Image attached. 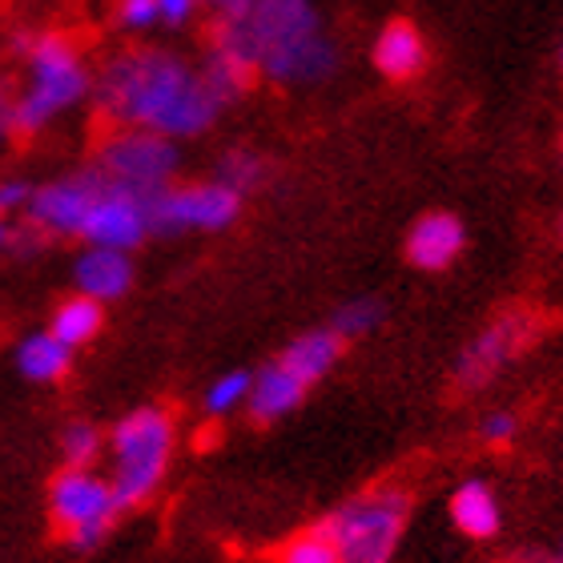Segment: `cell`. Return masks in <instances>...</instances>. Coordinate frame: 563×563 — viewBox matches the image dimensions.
I'll use <instances>...</instances> for the list:
<instances>
[{
	"label": "cell",
	"instance_id": "obj_1",
	"mask_svg": "<svg viewBox=\"0 0 563 563\" xmlns=\"http://www.w3.org/2000/svg\"><path fill=\"white\" fill-rule=\"evenodd\" d=\"M97 106L121 130H150L169 141L198 137L222 113L198 65L169 48L118 53L97 77Z\"/></svg>",
	"mask_w": 563,
	"mask_h": 563
},
{
	"label": "cell",
	"instance_id": "obj_2",
	"mask_svg": "<svg viewBox=\"0 0 563 563\" xmlns=\"http://www.w3.org/2000/svg\"><path fill=\"white\" fill-rule=\"evenodd\" d=\"M210 45L230 48L274 85H322L339 69V45L314 0H254L242 21H222Z\"/></svg>",
	"mask_w": 563,
	"mask_h": 563
},
{
	"label": "cell",
	"instance_id": "obj_3",
	"mask_svg": "<svg viewBox=\"0 0 563 563\" xmlns=\"http://www.w3.org/2000/svg\"><path fill=\"white\" fill-rule=\"evenodd\" d=\"M29 85L24 93L12 101V133L33 137L48 125V121L85 101V93L93 89L89 69L81 60V48L73 45L65 33H41L29 45Z\"/></svg>",
	"mask_w": 563,
	"mask_h": 563
},
{
	"label": "cell",
	"instance_id": "obj_4",
	"mask_svg": "<svg viewBox=\"0 0 563 563\" xmlns=\"http://www.w3.org/2000/svg\"><path fill=\"white\" fill-rule=\"evenodd\" d=\"M411 523V495L387 483L354 495L322 519L339 563H390L402 543V531Z\"/></svg>",
	"mask_w": 563,
	"mask_h": 563
},
{
	"label": "cell",
	"instance_id": "obj_5",
	"mask_svg": "<svg viewBox=\"0 0 563 563\" xmlns=\"http://www.w3.org/2000/svg\"><path fill=\"white\" fill-rule=\"evenodd\" d=\"M177 427L174 415L162 407H141V411L125 415L109 434L113 446V495L121 507L145 504L157 487H162L169 459H174Z\"/></svg>",
	"mask_w": 563,
	"mask_h": 563
},
{
	"label": "cell",
	"instance_id": "obj_6",
	"mask_svg": "<svg viewBox=\"0 0 563 563\" xmlns=\"http://www.w3.org/2000/svg\"><path fill=\"white\" fill-rule=\"evenodd\" d=\"M177 145L169 137H157L150 130H118L109 133L97 150V174L109 186L133 189L137 198H157L174 186L177 174Z\"/></svg>",
	"mask_w": 563,
	"mask_h": 563
},
{
	"label": "cell",
	"instance_id": "obj_7",
	"mask_svg": "<svg viewBox=\"0 0 563 563\" xmlns=\"http://www.w3.org/2000/svg\"><path fill=\"white\" fill-rule=\"evenodd\" d=\"M48 511H53V523L73 540V548L89 552L106 540L121 504L106 475L89 467H65L48 487Z\"/></svg>",
	"mask_w": 563,
	"mask_h": 563
},
{
	"label": "cell",
	"instance_id": "obj_8",
	"mask_svg": "<svg viewBox=\"0 0 563 563\" xmlns=\"http://www.w3.org/2000/svg\"><path fill=\"white\" fill-rule=\"evenodd\" d=\"M242 213V198L222 181L169 186L150 198V234H218Z\"/></svg>",
	"mask_w": 563,
	"mask_h": 563
},
{
	"label": "cell",
	"instance_id": "obj_9",
	"mask_svg": "<svg viewBox=\"0 0 563 563\" xmlns=\"http://www.w3.org/2000/svg\"><path fill=\"white\" fill-rule=\"evenodd\" d=\"M536 334H540V318L531 310H504L463 346V354L455 358V383L463 390H483L507 363H516L528 351Z\"/></svg>",
	"mask_w": 563,
	"mask_h": 563
},
{
	"label": "cell",
	"instance_id": "obj_10",
	"mask_svg": "<svg viewBox=\"0 0 563 563\" xmlns=\"http://www.w3.org/2000/svg\"><path fill=\"white\" fill-rule=\"evenodd\" d=\"M81 238L97 250H121V254L137 250L150 238V198H137L133 189L109 186L101 177V189L85 213Z\"/></svg>",
	"mask_w": 563,
	"mask_h": 563
},
{
	"label": "cell",
	"instance_id": "obj_11",
	"mask_svg": "<svg viewBox=\"0 0 563 563\" xmlns=\"http://www.w3.org/2000/svg\"><path fill=\"white\" fill-rule=\"evenodd\" d=\"M97 189H101V174L97 169L57 177V181H48V186L29 194L24 225H33L36 234L48 238H81L85 213L93 206Z\"/></svg>",
	"mask_w": 563,
	"mask_h": 563
},
{
	"label": "cell",
	"instance_id": "obj_12",
	"mask_svg": "<svg viewBox=\"0 0 563 563\" xmlns=\"http://www.w3.org/2000/svg\"><path fill=\"white\" fill-rule=\"evenodd\" d=\"M463 246H467V230L455 213L431 210L422 213L407 234V262L427 274H439L463 254Z\"/></svg>",
	"mask_w": 563,
	"mask_h": 563
},
{
	"label": "cell",
	"instance_id": "obj_13",
	"mask_svg": "<svg viewBox=\"0 0 563 563\" xmlns=\"http://www.w3.org/2000/svg\"><path fill=\"white\" fill-rule=\"evenodd\" d=\"M73 286H77V294H85V298H93V302H101V306L118 302L133 286L130 254L89 246L81 258L73 262Z\"/></svg>",
	"mask_w": 563,
	"mask_h": 563
},
{
	"label": "cell",
	"instance_id": "obj_14",
	"mask_svg": "<svg viewBox=\"0 0 563 563\" xmlns=\"http://www.w3.org/2000/svg\"><path fill=\"white\" fill-rule=\"evenodd\" d=\"M427 41L411 21H390L378 29L375 45H371V60L387 81H415L427 69Z\"/></svg>",
	"mask_w": 563,
	"mask_h": 563
},
{
	"label": "cell",
	"instance_id": "obj_15",
	"mask_svg": "<svg viewBox=\"0 0 563 563\" xmlns=\"http://www.w3.org/2000/svg\"><path fill=\"white\" fill-rule=\"evenodd\" d=\"M451 523H455L467 540H495L504 528V504L495 495L492 483L467 479L451 492Z\"/></svg>",
	"mask_w": 563,
	"mask_h": 563
},
{
	"label": "cell",
	"instance_id": "obj_16",
	"mask_svg": "<svg viewBox=\"0 0 563 563\" xmlns=\"http://www.w3.org/2000/svg\"><path fill=\"white\" fill-rule=\"evenodd\" d=\"M306 390L298 378L286 371V366L274 358V363H266L258 371V375H250V415H254V422H278L286 419L290 411H298L306 399Z\"/></svg>",
	"mask_w": 563,
	"mask_h": 563
},
{
	"label": "cell",
	"instance_id": "obj_17",
	"mask_svg": "<svg viewBox=\"0 0 563 563\" xmlns=\"http://www.w3.org/2000/svg\"><path fill=\"white\" fill-rule=\"evenodd\" d=\"M339 358H342V339L330 327H318V330L298 334V339L282 351L278 363L286 366L302 387H314V383H322V378L339 366Z\"/></svg>",
	"mask_w": 563,
	"mask_h": 563
},
{
	"label": "cell",
	"instance_id": "obj_18",
	"mask_svg": "<svg viewBox=\"0 0 563 563\" xmlns=\"http://www.w3.org/2000/svg\"><path fill=\"white\" fill-rule=\"evenodd\" d=\"M106 330V306L93 302V298H85V294H69L65 302H57L53 318H48V334L60 342V346H89Z\"/></svg>",
	"mask_w": 563,
	"mask_h": 563
},
{
	"label": "cell",
	"instance_id": "obj_19",
	"mask_svg": "<svg viewBox=\"0 0 563 563\" xmlns=\"http://www.w3.org/2000/svg\"><path fill=\"white\" fill-rule=\"evenodd\" d=\"M198 73H201V81H206V89L213 93V101H218L222 109L234 106V101H242V97L250 93L254 77H258L246 60L234 57L230 48H218V45H210V53L201 57Z\"/></svg>",
	"mask_w": 563,
	"mask_h": 563
},
{
	"label": "cell",
	"instance_id": "obj_20",
	"mask_svg": "<svg viewBox=\"0 0 563 563\" xmlns=\"http://www.w3.org/2000/svg\"><path fill=\"white\" fill-rule=\"evenodd\" d=\"M73 351L60 346L48 330H36V334H24L21 346H16V371H21L29 383H57V378L69 375Z\"/></svg>",
	"mask_w": 563,
	"mask_h": 563
},
{
	"label": "cell",
	"instance_id": "obj_21",
	"mask_svg": "<svg viewBox=\"0 0 563 563\" xmlns=\"http://www.w3.org/2000/svg\"><path fill=\"white\" fill-rule=\"evenodd\" d=\"M266 174H271V165H266V157L258 150H230L218 162V177L213 181H222V186L234 189L238 198H246L250 189H258L266 181Z\"/></svg>",
	"mask_w": 563,
	"mask_h": 563
},
{
	"label": "cell",
	"instance_id": "obj_22",
	"mask_svg": "<svg viewBox=\"0 0 563 563\" xmlns=\"http://www.w3.org/2000/svg\"><path fill=\"white\" fill-rule=\"evenodd\" d=\"M383 318H387V306L378 302V298H351V302H342L339 310H334L330 330H334L342 342L366 339L371 330L383 327Z\"/></svg>",
	"mask_w": 563,
	"mask_h": 563
},
{
	"label": "cell",
	"instance_id": "obj_23",
	"mask_svg": "<svg viewBox=\"0 0 563 563\" xmlns=\"http://www.w3.org/2000/svg\"><path fill=\"white\" fill-rule=\"evenodd\" d=\"M250 399V371H225V375H218L206 387V415H213V419H225V415L242 411Z\"/></svg>",
	"mask_w": 563,
	"mask_h": 563
},
{
	"label": "cell",
	"instance_id": "obj_24",
	"mask_svg": "<svg viewBox=\"0 0 563 563\" xmlns=\"http://www.w3.org/2000/svg\"><path fill=\"white\" fill-rule=\"evenodd\" d=\"M274 563H339V552H334V543L330 536L322 531V523L302 536H294V540L282 543V552Z\"/></svg>",
	"mask_w": 563,
	"mask_h": 563
},
{
	"label": "cell",
	"instance_id": "obj_25",
	"mask_svg": "<svg viewBox=\"0 0 563 563\" xmlns=\"http://www.w3.org/2000/svg\"><path fill=\"white\" fill-rule=\"evenodd\" d=\"M101 446H106V439H101V431H97L93 422H69L65 427V434H60V455H65V463L69 467H93V459L101 455Z\"/></svg>",
	"mask_w": 563,
	"mask_h": 563
},
{
	"label": "cell",
	"instance_id": "obj_26",
	"mask_svg": "<svg viewBox=\"0 0 563 563\" xmlns=\"http://www.w3.org/2000/svg\"><path fill=\"white\" fill-rule=\"evenodd\" d=\"M113 16H118L125 33H145V29L162 21L157 16V0H113Z\"/></svg>",
	"mask_w": 563,
	"mask_h": 563
},
{
	"label": "cell",
	"instance_id": "obj_27",
	"mask_svg": "<svg viewBox=\"0 0 563 563\" xmlns=\"http://www.w3.org/2000/svg\"><path fill=\"white\" fill-rule=\"evenodd\" d=\"M519 434V419L516 411H487L479 419V439L487 446H507Z\"/></svg>",
	"mask_w": 563,
	"mask_h": 563
},
{
	"label": "cell",
	"instance_id": "obj_28",
	"mask_svg": "<svg viewBox=\"0 0 563 563\" xmlns=\"http://www.w3.org/2000/svg\"><path fill=\"white\" fill-rule=\"evenodd\" d=\"M198 9H201V0H157V16H162L169 29H181V24H189Z\"/></svg>",
	"mask_w": 563,
	"mask_h": 563
},
{
	"label": "cell",
	"instance_id": "obj_29",
	"mask_svg": "<svg viewBox=\"0 0 563 563\" xmlns=\"http://www.w3.org/2000/svg\"><path fill=\"white\" fill-rule=\"evenodd\" d=\"M29 194H33L29 181H0V218L24 210V206H29Z\"/></svg>",
	"mask_w": 563,
	"mask_h": 563
},
{
	"label": "cell",
	"instance_id": "obj_30",
	"mask_svg": "<svg viewBox=\"0 0 563 563\" xmlns=\"http://www.w3.org/2000/svg\"><path fill=\"white\" fill-rule=\"evenodd\" d=\"M201 4H210L218 24L222 21H242L250 9H254V0H201Z\"/></svg>",
	"mask_w": 563,
	"mask_h": 563
},
{
	"label": "cell",
	"instance_id": "obj_31",
	"mask_svg": "<svg viewBox=\"0 0 563 563\" xmlns=\"http://www.w3.org/2000/svg\"><path fill=\"white\" fill-rule=\"evenodd\" d=\"M12 133V101L4 93H0V141Z\"/></svg>",
	"mask_w": 563,
	"mask_h": 563
},
{
	"label": "cell",
	"instance_id": "obj_32",
	"mask_svg": "<svg viewBox=\"0 0 563 563\" xmlns=\"http://www.w3.org/2000/svg\"><path fill=\"white\" fill-rule=\"evenodd\" d=\"M9 250V230H4V222H0V254Z\"/></svg>",
	"mask_w": 563,
	"mask_h": 563
},
{
	"label": "cell",
	"instance_id": "obj_33",
	"mask_svg": "<svg viewBox=\"0 0 563 563\" xmlns=\"http://www.w3.org/2000/svg\"><path fill=\"white\" fill-rule=\"evenodd\" d=\"M548 563H563V540H560V548H555V552L548 555Z\"/></svg>",
	"mask_w": 563,
	"mask_h": 563
},
{
	"label": "cell",
	"instance_id": "obj_34",
	"mask_svg": "<svg viewBox=\"0 0 563 563\" xmlns=\"http://www.w3.org/2000/svg\"><path fill=\"white\" fill-rule=\"evenodd\" d=\"M560 234H563V218H560Z\"/></svg>",
	"mask_w": 563,
	"mask_h": 563
},
{
	"label": "cell",
	"instance_id": "obj_35",
	"mask_svg": "<svg viewBox=\"0 0 563 563\" xmlns=\"http://www.w3.org/2000/svg\"><path fill=\"white\" fill-rule=\"evenodd\" d=\"M560 60H563V57H560Z\"/></svg>",
	"mask_w": 563,
	"mask_h": 563
}]
</instances>
